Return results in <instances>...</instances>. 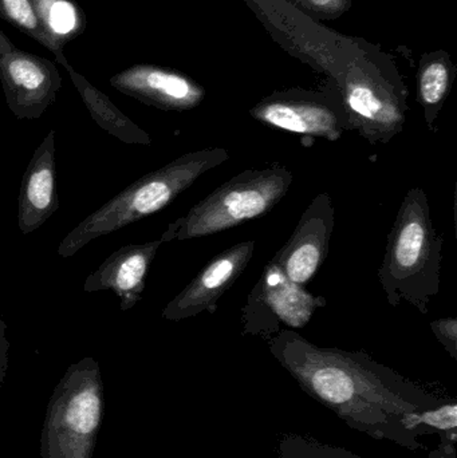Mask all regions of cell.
Wrapping results in <instances>:
<instances>
[{
	"label": "cell",
	"mask_w": 457,
	"mask_h": 458,
	"mask_svg": "<svg viewBox=\"0 0 457 458\" xmlns=\"http://www.w3.org/2000/svg\"><path fill=\"white\" fill-rule=\"evenodd\" d=\"M104 411L101 369L94 358H82L69 366L51 395L40 458H93Z\"/></svg>",
	"instance_id": "obj_5"
},
{
	"label": "cell",
	"mask_w": 457,
	"mask_h": 458,
	"mask_svg": "<svg viewBox=\"0 0 457 458\" xmlns=\"http://www.w3.org/2000/svg\"><path fill=\"white\" fill-rule=\"evenodd\" d=\"M435 336L445 347L453 358H457V319L456 317L442 318L431 323Z\"/></svg>",
	"instance_id": "obj_21"
},
{
	"label": "cell",
	"mask_w": 457,
	"mask_h": 458,
	"mask_svg": "<svg viewBox=\"0 0 457 458\" xmlns=\"http://www.w3.org/2000/svg\"><path fill=\"white\" fill-rule=\"evenodd\" d=\"M56 64H61L72 78L75 89L80 93L86 109L90 113L94 123L104 129L110 136L115 137L125 144L145 145L150 147L152 139L149 134L134 123L128 115L123 114L106 94L91 85L88 78L83 77L67 61L66 55L55 56Z\"/></svg>",
	"instance_id": "obj_15"
},
{
	"label": "cell",
	"mask_w": 457,
	"mask_h": 458,
	"mask_svg": "<svg viewBox=\"0 0 457 458\" xmlns=\"http://www.w3.org/2000/svg\"><path fill=\"white\" fill-rule=\"evenodd\" d=\"M5 101L19 120H38L55 102L62 77L53 61L13 47L0 55Z\"/></svg>",
	"instance_id": "obj_9"
},
{
	"label": "cell",
	"mask_w": 457,
	"mask_h": 458,
	"mask_svg": "<svg viewBox=\"0 0 457 458\" xmlns=\"http://www.w3.org/2000/svg\"><path fill=\"white\" fill-rule=\"evenodd\" d=\"M230 157L223 148H208L185 153L163 168L144 174L70 231L59 244L58 255L72 258L93 240L163 211L204 174Z\"/></svg>",
	"instance_id": "obj_4"
},
{
	"label": "cell",
	"mask_w": 457,
	"mask_h": 458,
	"mask_svg": "<svg viewBox=\"0 0 457 458\" xmlns=\"http://www.w3.org/2000/svg\"><path fill=\"white\" fill-rule=\"evenodd\" d=\"M270 352L311 397L376 437L419 411L399 392L396 374L362 352L316 346L289 328L273 336Z\"/></svg>",
	"instance_id": "obj_1"
},
{
	"label": "cell",
	"mask_w": 457,
	"mask_h": 458,
	"mask_svg": "<svg viewBox=\"0 0 457 458\" xmlns=\"http://www.w3.org/2000/svg\"><path fill=\"white\" fill-rule=\"evenodd\" d=\"M109 83L120 93L165 112H190L206 98V89L198 81L158 64H133L113 75Z\"/></svg>",
	"instance_id": "obj_12"
},
{
	"label": "cell",
	"mask_w": 457,
	"mask_h": 458,
	"mask_svg": "<svg viewBox=\"0 0 457 458\" xmlns=\"http://www.w3.org/2000/svg\"><path fill=\"white\" fill-rule=\"evenodd\" d=\"M163 244L158 239L118 248L86 277L83 291H110L120 299L121 311L133 309L142 299L150 266Z\"/></svg>",
	"instance_id": "obj_13"
},
{
	"label": "cell",
	"mask_w": 457,
	"mask_h": 458,
	"mask_svg": "<svg viewBox=\"0 0 457 458\" xmlns=\"http://www.w3.org/2000/svg\"><path fill=\"white\" fill-rule=\"evenodd\" d=\"M313 21H335L348 13L354 0H282Z\"/></svg>",
	"instance_id": "obj_19"
},
{
	"label": "cell",
	"mask_w": 457,
	"mask_h": 458,
	"mask_svg": "<svg viewBox=\"0 0 457 458\" xmlns=\"http://www.w3.org/2000/svg\"><path fill=\"white\" fill-rule=\"evenodd\" d=\"M250 115L268 128L330 142L351 131L340 93L330 81L325 90L275 91L251 107Z\"/></svg>",
	"instance_id": "obj_7"
},
{
	"label": "cell",
	"mask_w": 457,
	"mask_h": 458,
	"mask_svg": "<svg viewBox=\"0 0 457 458\" xmlns=\"http://www.w3.org/2000/svg\"><path fill=\"white\" fill-rule=\"evenodd\" d=\"M431 458H455V451H453V446L447 445L434 452Z\"/></svg>",
	"instance_id": "obj_24"
},
{
	"label": "cell",
	"mask_w": 457,
	"mask_h": 458,
	"mask_svg": "<svg viewBox=\"0 0 457 458\" xmlns=\"http://www.w3.org/2000/svg\"><path fill=\"white\" fill-rule=\"evenodd\" d=\"M457 77V67L445 50L431 51L419 62L418 101L424 113L427 128L436 133V121L450 97Z\"/></svg>",
	"instance_id": "obj_16"
},
{
	"label": "cell",
	"mask_w": 457,
	"mask_h": 458,
	"mask_svg": "<svg viewBox=\"0 0 457 458\" xmlns=\"http://www.w3.org/2000/svg\"><path fill=\"white\" fill-rule=\"evenodd\" d=\"M55 131H48L37 148L21 180L18 199V225L21 233L37 231L58 211Z\"/></svg>",
	"instance_id": "obj_14"
},
{
	"label": "cell",
	"mask_w": 457,
	"mask_h": 458,
	"mask_svg": "<svg viewBox=\"0 0 457 458\" xmlns=\"http://www.w3.org/2000/svg\"><path fill=\"white\" fill-rule=\"evenodd\" d=\"M292 180L294 174L284 166L241 172L168 225L161 240L200 239L259 219L278 206Z\"/></svg>",
	"instance_id": "obj_6"
},
{
	"label": "cell",
	"mask_w": 457,
	"mask_h": 458,
	"mask_svg": "<svg viewBox=\"0 0 457 458\" xmlns=\"http://www.w3.org/2000/svg\"><path fill=\"white\" fill-rule=\"evenodd\" d=\"M13 47H15V46L11 42L10 38H8L7 35L2 31V29H0V55H3V54L5 53H10Z\"/></svg>",
	"instance_id": "obj_23"
},
{
	"label": "cell",
	"mask_w": 457,
	"mask_h": 458,
	"mask_svg": "<svg viewBox=\"0 0 457 458\" xmlns=\"http://www.w3.org/2000/svg\"><path fill=\"white\" fill-rule=\"evenodd\" d=\"M402 424L407 430L418 428L420 424L435 428V429L455 430L457 427V406L455 403H450V405L442 406L436 411H424L421 414H419L418 411L408 413L402 417Z\"/></svg>",
	"instance_id": "obj_20"
},
{
	"label": "cell",
	"mask_w": 457,
	"mask_h": 458,
	"mask_svg": "<svg viewBox=\"0 0 457 458\" xmlns=\"http://www.w3.org/2000/svg\"><path fill=\"white\" fill-rule=\"evenodd\" d=\"M351 131L369 144H389L404 131L408 89L394 59L365 39L345 37L329 75Z\"/></svg>",
	"instance_id": "obj_2"
},
{
	"label": "cell",
	"mask_w": 457,
	"mask_h": 458,
	"mask_svg": "<svg viewBox=\"0 0 457 458\" xmlns=\"http://www.w3.org/2000/svg\"><path fill=\"white\" fill-rule=\"evenodd\" d=\"M325 306L324 296L313 295L303 285L295 284L270 261L241 310L244 333L278 334L281 325L289 330L303 328L314 312Z\"/></svg>",
	"instance_id": "obj_8"
},
{
	"label": "cell",
	"mask_w": 457,
	"mask_h": 458,
	"mask_svg": "<svg viewBox=\"0 0 457 458\" xmlns=\"http://www.w3.org/2000/svg\"><path fill=\"white\" fill-rule=\"evenodd\" d=\"M7 326L0 317V387L4 384L5 376L8 370V352H10V342L5 336Z\"/></svg>",
	"instance_id": "obj_22"
},
{
	"label": "cell",
	"mask_w": 457,
	"mask_h": 458,
	"mask_svg": "<svg viewBox=\"0 0 457 458\" xmlns=\"http://www.w3.org/2000/svg\"><path fill=\"white\" fill-rule=\"evenodd\" d=\"M254 240L238 242L215 256L163 310V319L179 320L198 317L203 312L215 314L222 296L246 271L255 253Z\"/></svg>",
	"instance_id": "obj_11"
},
{
	"label": "cell",
	"mask_w": 457,
	"mask_h": 458,
	"mask_svg": "<svg viewBox=\"0 0 457 458\" xmlns=\"http://www.w3.org/2000/svg\"><path fill=\"white\" fill-rule=\"evenodd\" d=\"M334 222L332 196L319 193L303 212L289 242L278 250L271 263L292 283L306 287L326 260Z\"/></svg>",
	"instance_id": "obj_10"
},
{
	"label": "cell",
	"mask_w": 457,
	"mask_h": 458,
	"mask_svg": "<svg viewBox=\"0 0 457 458\" xmlns=\"http://www.w3.org/2000/svg\"><path fill=\"white\" fill-rule=\"evenodd\" d=\"M443 242L432 223L426 191L410 188L389 232L378 269L381 287L392 307L405 301L420 314H429L432 299L440 291Z\"/></svg>",
	"instance_id": "obj_3"
},
{
	"label": "cell",
	"mask_w": 457,
	"mask_h": 458,
	"mask_svg": "<svg viewBox=\"0 0 457 458\" xmlns=\"http://www.w3.org/2000/svg\"><path fill=\"white\" fill-rule=\"evenodd\" d=\"M43 31L51 43V53L64 54L67 43L86 30L85 13L75 0H31Z\"/></svg>",
	"instance_id": "obj_17"
},
{
	"label": "cell",
	"mask_w": 457,
	"mask_h": 458,
	"mask_svg": "<svg viewBox=\"0 0 457 458\" xmlns=\"http://www.w3.org/2000/svg\"><path fill=\"white\" fill-rule=\"evenodd\" d=\"M0 18L37 40L51 53V43L40 26L31 0H0Z\"/></svg>",
	"instance_id": "obj_18"
}]
</instances>
